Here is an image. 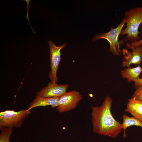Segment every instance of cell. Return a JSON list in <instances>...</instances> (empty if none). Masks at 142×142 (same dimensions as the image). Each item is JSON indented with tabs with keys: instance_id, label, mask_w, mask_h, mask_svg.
<instances>
[{
	"instance_id": "11",
	"label": "cell",
	"mask_w": 142,
	"mask_h": 142,
	"mask_svg": "<svg viewBox=\"0 0 142 142\" xmlns=\"http://www.w3.org/2000/svg\"><path fill=\"white\" fill-rule=\"evenodd\" d=\"M142 72V68L138 65L135 67H127L121 71L120 74L123 78L126 79L130 83L139 78V75Z\"/></svg>"
},
{
	"instance_id": "8",
	"label": "cell",
	"mask_w": 142,
	"mask_h": 142,
	"mask_svg": "<svg viewBox=\"0 0 142 142\" xmlns=\"http://www.w3.org/2000/svg\"><path fill=\"white\" fill-rule=\"evenodd\" d=\"M130 51L124 48L121 50L123 59L121 65L123 67H128L132 64L139 65L142 62V49L141 46H138Z\"/></svg>"
},
{
	"instance_id": "12",
	"label": "cell",
	"mask_w": 142,
	"mask_h": 142,
	"mask_svg": "<svg viewBox=\"0 0 142 142\" xmlns=\"http://www.w3.org/2000/svg\"><path fill=\"white\" fill-rule=\"evenodd\" d=\"M123 123L121 124V128L124 131L123 137H126L125 130L132 125L139 126L142 128V122L134 117H130L126 114L123 116Z\"/></svg>"
},
{
	"instance_id": "15",
	"label": "cell",
	"mask_w": 142,
	"mask_h": 142,
	"mask_svg": "<svg viewBox=\"0 0 142 142\" xmlns=\"http://www.w3.org/2000/svg\"><path fill=\"white\" fill-rule=\"evenodd\" d=\"M139 28L142 31V23L140 25ZM142 45V38L140 40L135 42H129L126 44L127 47L131 50L135 47Z\"/></svg>"
},
{
	"instance_id": "17",
	"label": "cell",
	"mask_w": 142,
	"mask_h": 142,
	"mask_svg": "<svg viewBox=\"0 0 142 142\" xmlns=\"http://www.w3.org/2000/svg\"><path fill=\"white\" fill-rule=\"evenodd\" d=\"M38 142H44V141H39Z\"/></svg>"
},
{
	"instance_id": "4",
	"label": "cell",
	"mask_w": 142,
	"mask_h": 142,
	"mask_svg": "<svg viewBox=\"0 0 142 142\" xmlns=\"http://www.w3.org/2000/svg\"><path fill=\"white\" fill-rule=\"evenodd\" d=\"M31 113V110L23 109L18 111L8 110L1 111L0 113V128L20 127Z\"/></svg>"
},
{
	"instance_id": "16",
	"label": "cell",
	"mask_w": 142,
	"mask_h": 142,
	"mask_svg": "<svg viewBox=\"0 0 142 142\" xmlns=\"http://www.w3.org/2000/svg\"><path fill=\"white\" fill-rule=\"evenodd\" d=\"M134 82V88H136L142 84V78H139L135 80Z\"/></svg>"
},
{
	"instance_id": "1",
	"label": "cell",
	"mask_w": 142,
	"mask_h": 142,
	"mask_svg": "<svg viewBox=\"0 0 142 142\" xmlns=\"http://www.w3.org/2000/svg\"><path fill=\"white\" fill-rule=\"evenodd\" d=\"M112 102L111 98L107 95L100 106H92V120L94 133L115 138L122 129L121 124L115 119L111 112Z\"/></svg>"
},
{
	"instance_id": "10",
	"label": "cell",
	"mask_w": 142,
	"mask_h": 142,
	"mask_svg": "<svg viewBox=\"0 0 142 142\" xmlns=\"http://www.w3.org/2000/svg\"><path fill=\"white\" fill-rule=\"evenodd\" d=\"M125 111L142 122V100L129 99Z\"/></svg>"
},
{
	"instance_id": "13",
	"label": "cell",
	"mask_w": 142,
	"mask_h": 142,
	"mask_svg": "<svg viewBox=\"0 0 142 142\" xmlns=\"http://www.w3.org/2000/svg\"><path fill=\"white\" fill-rule=\"evenodd\" d=\"M0 128V142H10L9 139L13 131V128L2 127Z\"/></svg>"
},
{
	"instance_id": "5",
	"label": "cell",
	"mask_w": 142,
	"mask_h": 142,
	"mask_svg": "<svg viewBox=\"0 0 142 142\" xmlns=\"http://www.w3.org/2000/svg\"><path fill=\"white\" fill-rule=\"evenodd\" d=\"M48 43L50 49V57L51 70L49 77L52 82H57L58 80L57 72L59 64L61 60V50L65 48L66 44L57 46L51 40H48Z\"/></svg>"
},
{
	"instance_id": "9",
	"label": "cell",
	"mask_w": 142,
	"mask_h": 142,
	"mask_svg": "<svg viewBox=\"0 0 142 142\" xmlns=\"http://www.w3.org/2000/svg\"><path fill=\"white\" fill-rule=\"evenodd\" d=\"M59 98H44L36 96L29 105L28 109L31 110L35 107L47 106H50L53 108L57 107L58 105Z\"/></svg>"
},
{
	"instance_id": "7",
	"label": "cell",
	"mask_w": 142,
	"mask_h": 142,
	"mask_svg": "<svg viewBox=\"0 0 142 142\" xmlns=\"http://www.w3.org/2000/svg\"><path fill=\"white\" fill-rule=\"evenodd\" d=\"M68 85H59L56 82H51L37 93L38 96L44 98L60 97L66 92Z\"/></svg>"
},
{
	"instance_id": "18",
	"label": "cell",
	"mask_w": 142,
	"mask_h": 142,
	"mask_svg": "<svg viewBox=\"0 0 142 142\" xmlns=\"http://www.w3.org/2000/svg\"><path fill=\"white\" fill-rule=\"evenodd\" d=\"M141 46V48H142V45Z\"/></svg>"
},
{
	"instance_id": "3",
	"label": "cell",
	"mask_w": 142,
	"mask_h": 142,
	"mask_svg": "<svg viewBox=\"0 0 142 142\" xmlns=\"http://www.w3.org/2000/svg\"><path fill=\"white\" fill-rule=\"evenodd\" d=\"M125 23V20L123 18L119 24L115 28H111L109 31L105 33L97 34L92 38L93 41L100 39L106 40L109 43L110 52L114 55L119 56L121 55L122 52L120 48L121 42H119L118 38Z\"/></svg>"
},
{
	"instance_id": "6",
	"label": "cell",
	"mask_w": 142,
	"mask_h": 142,
	"mask_svg": "<svg viewBox=\"0 0 142 142\" xmlns=\"http://www.w3.org/2000/svg\"><path fill=\"white\" fill-rule=\"evenodd\" d=\"M82 98L79 92L74 90L67 92L59 98L57 109L59 112L63 113L74 109Z\"/></svg>"
},
{
	"instance_id": "2",
	"label": "cell",
	"mask_w": 142,
	"mask_h": 142,
	"mask_svg": "<svg viewBox=\"0 0 142 142\" xmlns=\"http://www.w3.org/2000/svg\"><path fill=\"white\" fill-rule=\"evenodd\" d=\"M124 18L126 27L122 30L120 35L126 36L122 41L131 42L140 40L141 37L138 29L142 23V7H134L126 11Z\"/></svg>"
},
{
	"instance_id": "14",
	"label": "cell",
	"mask_w": 142,
	"mask_h": 142,
	"mask_svg": "<svg viewBox=\"0 0 142 142\" xmlns=\"http://www.w3.org/2000/svg\"><path fill=\"white\" fill-rule=\"evenodd\" d=\"M132 98L142 100V84L135 88Z\"/></svg>"
}]
</instances>
